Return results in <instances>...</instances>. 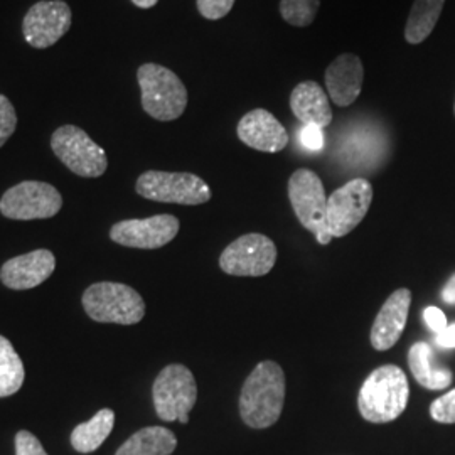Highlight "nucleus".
Returning <instances> with one entry per match:
<instances>
[{
    "label": "nucleus",
    "instance_id": "nucleus-27",
    "mask_svg": "<svg viewBox=\"0 0 455 455\" xmlns=\"http://www.w3.org/2000/svg\"><path fill=\"white\" fill-rule=\"evenodd\" d=\"M235 0H197V11L204 19L218 20L231 12Z\"/></svg>",
    "mask_w": 455,
    "mask_h": 455
},
{
    "label": "nucleus",
    "instance_id": "nucleus-22",
    "mask_svg": "<svg viewBox=\"0 0 455 455\" xmlns=\"http://www.w3.org/2000/svg\"><path fill=\"white\" fill-rule=\"evenodd\" d=\"M445 0H415L405 26V39L410 44L423 43L437 24Z\"/></svg>",
    "mask_w": 455,
    "mask_h": 455
},
{
    "label": "nucleus",
    "instance_id": "nucleus-15",
    "mask_svg": "<svg viewBox=\"0 0 455 455\" xmlns=\"http://www.w3.org/2000/svg\"><path fill=\"white\" fill-rule=\"evenodd\" d=\"M54 268L56 259L49 250H34L5 261L0 270V280L12 291H28L48 280Z\"/></svg>",
    "mask_w": 455,
    "mask_h": 455
},
{
    "label": "nucleus",
    "instance_id": "nucleus-7",
    "mask_svg": "<svg viewBox=\"0 0 455 455\" xmlns=\"http://www.w3.org/2000/svg\"><path fill=\"white\" fill-rule=\"evenodd\" d=\"M373 203V186L364 178L346 182L327 197L325 228L332 238L349 235L366 218Z\"/></svg>",
    "mask_w": 455,
    "mask_h": 455
},
{
    "label": "nucleus",
    "instance_id": "nucleus-17",
    "mask_svg": "<svg viewBox=\"0 0 455 455\" xmlns=\"http://www.w3.org/2000/svg\"><path fill=\"white\" fill-rule=\"evenodd\" d=\"M238 139L244 146L275 154L289 144V133L268 110L257 108L244 115L238 124Z\"/></svg>",
    "mask_w": 455,
    "mask_h": 455
},
{
    "label": "nucleus",
    "instance_id": "nucleus-10",
    "mask_svg": "<svg viewBox=\"0 0 455 455\" xmlns=\"http://www.w3.org/2000/svg\"><path fill=\"white\" fill-rule=\"evenodd\" d=\"M276 246L261 233H248L228 244L220 257L221 270L233 276H263L275 267Z\"/></svg>",
    "mask_w": 455,
    "mask_h": 455
},
{
    "label": "nucleus",
    "instance_id": "nucleus-9",
    "mask_svg": "<svg viewBox=\"0 0 455 455\" xmlns=\"http://www.w3.org/2000/svg\"><path fill=\"white\" fill-rule=\"evenodd\" d=\"M63 197L48 182L24 180L5 191L0 199V212L9 220H48L58 214Z\"/></svg>",
    "mask_w": 455,
    "mask_h": 455
},
{
    "label": "nucleus",
    "instance_id": "nucleus-11",
    "mask_svg": "<svg viewBox=\"0 0 455 455\" xmlns=\"http://www.w3.org/2000/svg\"><path fill=\"white\" fill-rule=\"evenodd\" d=\"M289 199L293 212L302 227L312 231L315 236L323 231H327V197L324 184L315 172H312L310 169H297L289 180Z\"/></svg>",
    "mask_w": 455,
    "mask_h": 455
},
{
    "label": "nucleus",
    "instance_id": "nucleus-8",
    "mask_svg": "<svg viewBox=\"0 0 455 455\" xmlns=\"http://www.w3.org/2000/svg\"><path fill=\"white\" fill-rule=\"evenodd\" d=\"M51 147L56 157L80 178H100L108 167L105 150L80 127H60L52 133Z\"/></svg>",
    "mask_w": 455,
    "mask_h": 455
},
{
    "label": "nucleus",
    "instance_id": "nucleus-30",
    "mask_svg": "<svg viewBox=\"0 0 455 455\" xmlns=\"http://www.w3.org/2000/svg\"><path fill=\"white\" fill-rule=\"evenodd\" d=\"M423 321L428 325V329L435 334L442 332L447 327V317L439 307H427L423 310Z\"/></svg>",
    "mask_w": 455,
    "mask_h": 455
},
{
    "label": "nucleus",
    "instance_id": "nucleus-26",
    "mask_svg": "<svg viewBox=\"0 0 455 455\" xmlns=\"http://www.w3.org/2000/svg\"><path fill=\"white\" fill-rule=\"evenodd\" d=\"M17 115L11 100L0 95V147L4 146L16 132Z\"/></svg>",
    "mask_w": 455,
    "mask_h": 455
},
{
    "label": "nucleus",
    "instance_id": "nucleus-33",
    "mask_svg": "<svg viewBox=\"0 0 455 455\" xmlns=\"http://www.w3.org/2000/svg\"><path fill=\"white\" fill-rule=\"evenodd\" d=\"M137 7H140V9H150V7H154L159 0H132Z\"/></svg>",
    "mask_w": 455,
    "mask_h": 455
},
{
    "label": "nucleus",
    "instance_id": "nucleus-32",
    "mask_svg": "<svg viewBox=\"0 0 455 455\" xmlns=\"http://www.w3.org/2000/svg\"><path fill=\"white\" fill-rule=\"evenodd\" d=\"M442 300L449 306H455V274L447 280L442 289Z\"/></svg>",
    "mask_w": 455,
    "mask_h": 455
},
{
    "label": "nucleus",
    "instance_id": "nucleus-29",
    "mask_svg": "<svg viewBox=\"0 0 455 455\" xmlns=\"http://www.w3.org/2000/svg\"><path fill=\"white\" fill-rule=\"evenodd\" d=\"M299 140L310 152H319L324 147V133L317 125H304L299 133Z\"/></svg>",
    "mask_w": 455,
    "mask_h": 455
},
{
    "label": "nucleus",
    "instance_id": "nucleus-20",
    "mask_svg": "<svg viewBox=\"0 0 455 455\" xmlns=\"http://www.w3.org/2000/svg\"><path fill=\"white\" fill-rule=\"evenodd\" d=\"M178 447L176 435L164 427H146L133 434L115 455H171Z\"/></svg>",
    "mask_w": 455,
    "mask_h": 455
},
{
    "label": "nucleus",
    "instance_id": "nucleus-1",
    "mask_svg": "<svg viewBox=\"0 0 455 455\" xmlns=\"http://www.w3.org/2000/svg\"><path fill=\"white\" fill-rule=\"evenodd\" d=\"M285 402V374L275 361H261L244 379L240 415L251 428H268L282 415Z\"/></svg>",
    "mask_w": 455,
    "mask_h": 455
},
{
    "label": "nucleus",
    "instance_id": "nucleus-31",
    "mask_svg": "<svg viewBox=\"0 0 455 455\" xmlns=\"http://www.w3.org/2000/svg\"><path fill=\"white\" fill-rule=\"evenodd\" d=\"M435 342L443 349H454L455 347V323L447 325L442 332L435 334Z\"/></svg>",
    "mask_w": 455,
    "mask_h": 455
},
{
    "label": "nucleus",
    "instance_id": "nucleus-12",
    "mask_svg": "<svg viewBox=\"0 0 455 455\" xmlns=\"http://www.w3.org/2000/svg\"><path fill=\"white\" fill-rule=\"evenodd\" d=\"M180 220L172 214H157L146 220H125L110 229L115 243L140 250H156L171 243L180 233Z\"/></svg>",
    "mask_w": 455,
    "mask_h": 455
},
{
    "label": "nucleus",
    "instance_id": "nucleus-23",
    "mask_svg": "<svg viewBox=\"0 0 455 455\" xmlns=\"http://www.w3.org/2000/svg\"><path fill=\"white\" fill-rule=\"evenodd\" d=\"M24 364L9 339L0 336V398L11 396L24 383Z\"/></svg>",
    "mask_w": 455,
    "mask_h": 455
},
{
    "label": "nucleus",
    "instance_id": "nucleus-6",
    "mask_svg": "<svg viewBox=\"0 0 455 455\" xmlns=\"http://www.w3.org/2000/svg\"><path fill=\"white\" fill-rule=\"evenodd\" d=\"M137 193L159 203H174L184 206L204 204L212 199L210 186L189 172L147 171L135 186Z\"/></svg>",
    "mask_w": 455,
    "mask_h": 455
},
{
    "label": "nucleus",
    "instance_id": "nucleus-5",
    "mask_svg": "<svg viewBox=\"0 0 455 455\" xmlns=\"http://www.w3.org/2000/svg\"><path fill=\"white\" fill-rule=\"evenodd\" d=\"M154 407L164 422H189L197 400L195 374L182 364L165 366L152 387Z\"/></svg>",
    "mask_w": 455,
    "mask_h": 455
},
{
    "label": "nucleus",
    "instance_id": "nucleus-3",
    "mask_svg": "<svg viewBox=\"0 0 455 455\" xmlns=\"http://www.w3.org/2000/svg\"><path fill=\"white\" fill-rule=\"evenodd\" d=\"M84 312L97 323L132 325L146 315V302L140 293L125 283L98 282L83 293Z\"/></svg>",
    "mask_w": 455,
    "mask_h": 455
},
{
    "label": "nucleus",
    "instance_id": "nucleus-16",
    "mask_svg": "<svg viewBox=\"0 0 455 455\" xmlns=\"http://www.w3.org/2000/svg\"><path fill=\"white\" fill-rule=\"evenodd\" d=\"M410 304L411 292L408 289H398L387 299L371 327L370 339L376 351H388L400 341L407 325Z\"/></svg>",
    "mask_w": 455,
    "mask_h": 455
},
{
    "label": "nucleus",
    "instance_id": "nucleus-24",
    "mask_svg": "<svg viewBox=\"0 0 455 455\" xmlns=\"http://www.w3.org/2000/svg\"><path fill=\"white\" fill-rule=\"evenodd\" d=\"M321 0H282L280 16L295 28H307L319 12Z\"/></svg>",
    "mask_w": 455,
    "mask_h": 455
},
{
    "label": "nucleus",
    "instance_id": "nucleus-25",
    "mask_svg": "<svg viewBox=\"0 0 455 455\" xmlns=\"http://www.w3.org/2000/svg\"><path fill=\"white\" fill-rule=\"evenodd\" d=\"M430 415L435 422L455 423V388L432 402Z\"/></svg>",
    "mask_w": 455,
    "mask_h": 455
},
{
    "label": "nucleus",
    "instance_id": "nucleus-21",
    "mask_svg": "<svg viewBox=\"0 0 455 455\" xmlns=\"http://www.w3.org/2000/svg\"><path fill=\"white\" fill-rule=\"evenodd\" d=\"M115 425L114 410L103 408L100 410L97 415L88 420V422L78 425L73 434H71V445L82 452V454H90L95 452L98 447L108 439L112 434Z\"/></svg>",
    "mask_w": 455,
    "mask_h": 455
},
{
    "label": "nucleus",
    "instance_id": "nucleus-4",
    "mask_svg": "<svg viewBox=\"0 0 455 455\" xmlns=\"http://www.w3.org/2000/svg\"><path fill=\"white\" fill-rule=\"evenodd\" d=\"M137 80L142 92V108L161 122H172L188 107V90L180 76L161 65L147 63L139 68Z\"/></svg>",
    "mask_w": 455,
    "mask_h": 455
},
{
    "label": "nucleus",
    "instance_id": "nucleus-19",
    "mask_svg": "<svg viewBox=\"0 0 455 455\" xmlns=\"http://www.w3.org/2000/svg\"><path fill=\"white\" fill-rule=\"evenodd\" d=\"M408 364L417 383L427 390H445L454 381L452 371L435 363L432 346L427 342H415L410 347Z\"/></svg>",
    "mask_w": 455,
    "mask_h": 455
},
{
    "label": "nucleus",
    "instance_id": "nucleus-14",
    "mask_svg": "<svg viewBox=\"0 0 455 455\" xmlns=\"http://www.w3.org/2000/svg\"><path fill=\"white\" fill-rule=\"evenodd\" d=\"M364 66L359 56L346 52L338 56L325 69L327 95L336 107L346 108L353 105L363 90Z\"/></svg>",
    "mask_w": 455,
    "mask_h": 455
},
{
    "label": "nucleus",
    "instance_id": "nucleus-28",
    "mask_svg": "<svg viewBox=\"0 0 455 455\" xmlns=\"http://www.w3.org/2000/svg\"><path fill=\"white\" fill-rule=\"evenodd\" d=\"M16 455H48L41 442L31 432L22 430L16 435Z\"/></svg>",
    "mask_w": 455,
    "mask_h": 455
},
{
    "label": "nucleus",
    "instance_id": "nucleus-13",
    "mask_svg": "<svg viewBox=\"0 0 455 455\" xmlns=\"http://www.w3.org/2000/svg\"><path fill=\"white\" fill-rule=\"evenodd\" d=\"M71 28V9L63 0H43L34 4L24 17L22 33L36 49L56 44Z\"/></svg>",
    "mask_w": 455,
    "mask_h": 455
},
{
    "label": "nucleus",
    "instance_id": "nucleus-18",
    "mask_svg": "<svg viewBox=\"0 0 455 455\" xmlns=\"http://www.w3.org/2000/svg\"><path fill=\"white\" fill-rule=\"evenodd\" d=\"M291 108L304 125H317L325 129L332 122L329 97L319 83H299L291 95Z\"/></svg>",
    "mask_w": 455,
    "mask_h": 455
},
{
    "label": "nucleus",
    "instance_id": "nucleus-2",
    "mask_svg": "<svg viewBox=\"0 0 455 455\" xmlns=\"http://www.w3.org/2000/svg\"><path fill=\"white\" fill-rule=\"evenodd\" d=\"M408 398L405 371L395 364H385L364 379L358 395L359 413L366 422H393L405 411Z\"/></svg>",
    "mask_w": 455,
    "mask_h": 455
}]
</instances>
